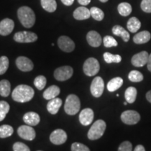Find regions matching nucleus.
Masks as SVG:
<instances>
[{
	"label": "nucleus",
	"instance_id": "15",
	"mask_svg": "<svg viewBox=\"0 0 151 151\" xmlns=\"http://www.w3.org/2000/svg\"><path fill=\"white\" fill-rule=\"evenodd\" d=\"M94 112L91 109L87 108L81 111L79 114V121L83 125L88 126L93 121Z\"/></svg>",
	"mask_w": 151,
	"mask_h": 151
},
{
	"label": "nucleus",
	"instance_id": "42",
	"mask_svg": "<svg viewBox=\"0 0 151 151\" xmlns=\"http://www.w3.org/2000/svg\"><path fill=\"white\" fill-rule=\"evenodd\" d=\"M61 1L65 6H71L73 4L74 0H61Z\"/></svg>",
	"mask_w": 151,
	"mask_h": 151
},
{
	"label": "nucleus",
	"instance_id": "36",
	"mask_svg": "<svg viewBox=\"0 0 151 151\" xmlns=\"http://www.w3.org/2000/svg\"><path fill=\"white\" fill-rule=\"evenodd\" d=\"M9 66V60L6 56H1L0 58V75L6 73Z\"/></svg>",
	"mask_w": 151,
	"mask_h": 151
},
{
	"label": "nucleus",
	"instance_id": "7",
	"mask_svg": "<svg viewBox=\"0 0 151 151\" xmlns=\"http://www.w3.org/2000/svg\"><path fill=\"white\" fill-rule=\"evenodd\" d=\"M121 120L126 124H135L139 122L141 116L137 111L128 110L124 111L121 114Z\"/></svg>",
	"mask_w": 151,
	"mask_h": 151
},
{
	"label": "nucleus",
	"instance_id": "5",
	"mask_svg": "<svg viewBox=\"0 0 151 151\" xmlns=\"http://www.w3.org/2000/svg\"><path fill=\"white\" fill-rule=\"evenodd\" d=\"M100 66L97 59L90 58L86 60L83 65V72L88 76H95L99 71Z\"/></svg>",
	"mask_w": 151,
	"mask_h": 151
},
{
	"label": "nucleus",
	"instance_id": "45",
	"mask_svg": "<svg viewBox=\"0 0 151 151\" xmlns=\"http://www.w3.org/2000/svg\"><path fill=\"white\" fill-rule=\"evenodd\" d=\"M147 67H148V69L151 72V54L149 55V58L148 63H147Z\"/></svg>",
	"mask_w": 151,
	"mask_h": 151
},
{
	"label": "nucleus",
	"instance_id": "48",
	"mask_svg": "<svg viewBox=\"0 0 151 151\" xmlns=\"http://www.w3.org/2000/svg\"><path fill=\"white\" fill-rule=\"evenodd\" d=\"M127 101H126V102H124V105H127Z\"/></svg>",
	"mask_w": 151,
	"mask_h": 151
},
{
	"label": "nucleus",
	"instance_id": "30",
	"mask_svg": "<svg viewBox=\"0 0 151 151\" xmlns=\"http://www.w3.org/2000/svg\"><path fill=\"white\" fill-rule=\"evenodd\" d=\"M14 133V128L9 124L0 126V138L4 139L11 137Z\"/></svg>",
	"mask_w": 151,
	"mask_h": 151
},
{
	"label": "nucleus",
	"instance_id": "12",
	"mask_svg": "<svg viewBox=\"0 0 151 151\" xmlns=\"http://www.w3.org/2000/svg\"><path fill=\"white\" fill-rule=\"evenodd\" d=\"M67 139V133L63 129L54 130L50 135V140L55 145H61L66 142Z\"/></svg>",
	"mask_w": 151,
	"mask_h": 151
},
{
	"label": "nucleus",
	"instance_id": "4",
	"mask_svg": "<svg viewBox=\"0 0 151 151\" xmlns=\"http://www.w3.org/2000/svg\"><path fill=\"white\" fill-rule=\"evenodd\" d=\"M106 128V122L103 120H98L92 124L88 133L90 140H97L102 137Z\"/></svg>",
	"mask_w": 151,
	"mask_h": 151
},
{
	"label": "nucleus",
	"instance_id": "31",
	"mask_svg": "<svg viewBox=\"0 0 151 151\" xmlns=\"http://www.w3.org/2000/svg\"><path fill=\"white\" fill-rule=\"evenodd\" d=\"M104 59L105 62L108 64L113 63V62L119 63V62H121L122 58L119 55H113L110 52H105L104 54Z\"/></svg>",
	"mask_w": 151,
	"mask_h": 151
},
{
	"label": "nucleus",
	"instance_id": "11",
	"mask_svg": "<svg viewBox=\"0 0 151 151\" xmlns=\"http://www.w3.org/2000/svg\"><path fill=\"white\" fill-rule=\"evenodd\" d=\"M58 44L62 51L66 52H72L75 48V43L70 38L67 36H62L58 39Z\"/></svg>",
	"mask_w": 151,
	"mask_h": 151
},
{
	"label": "nucleus",
	"instance_id": "34",
	"mask_svg": "<svg viewBox=\"0 0 151 151\" xmlns=\"http://www.w3.org/2000/svg\"><path fill=\"white\" fill-rule=\"evenodd\" d=\"M128 78L132 82H141L143 80V76L141 72L139 71L133 70L130 71L129 75H128Z\"/></svg>",
	"mask_w": 151,
	"mask_h": 151
},
{
	"label": "nucleus",
	"instance_id": "18",
	"mask_svg": "<svg viewBox=\"0 0 151 151\" xmlns=\"http://www.w3.org/2000/svg\"><path fill=\"white\" fill-rule=\"evenodd\" d=\"M73 18L76 20H83L90 18V11L85 6H80L77 8L73 12Z\"/></svg>",
	"mask_w": 151,
	"mask_h": 151
},
{
	"label": "nucleus",
	"instance_id": "23",
	"mask_svg": "<svg viewBox=\"0 0 151 151\" xmlns=\"http://www.w3.org/2000/svg\"><path fill=\"white\" fill-rule=\"evenodd\" d=\"M113 34L114 35L120 37L123 39L124 42H127L129 40L130 35L126 29H124L123 27L120 25H115L112 29Z\"/></svg>",
	"mask_w": 151,
	"mask_h": 151
},
{
	"label": "nucleus",
	"instance_id": "2",
	"mask_svg": "<svg viewBox=\"0 0 151 151\" xmlns=\"http://www.w3.org/2000/svg\"><path fill=\"white\" fill-rule=\"evenodd\" d=\"M18 17L22 25L26 28L33 27L36 16L32 9L28 6H22L18 10Z\"/></svg>",
	"mask_w": 151,
	"mask_h": 151
},
{
	"label": "nucleus",
	"instance_id": "14",
	"mask_svg": "<svg viewBox=\"0 0 151 151\" xmlns=\"http://www.w3.org/2000/svg\"><path fill=\"white\" fill-rule=\"evenodd\" d=\"M16 64L17 67H18L20 71H24V72H27V71H32L34 68L33 62H32L29 58L24 56L18 57L16 59Z\"/></svg>",
	"mask_w": 151,
	"mask_h": 151
},
{
	"label": "nucleus",
	"instance_id": "49",
	"mask_svg": "<svg viewBox=\"0 0 151 151\" xmlns=\"http://www.w3.org/2000/svg\"><path fill=\"white\" fill-rule=\"evenodd\" d=\"M38 151H41V150H38Z\"/></svg>",
	"mask_w": 151,
	"mask_h": 151
},
{
	"label": "nucleus",
	"instance_id": "46",
	"mask_svg": "<svg viewBox=\"0 0 151 151\" xmlns=\"http://www.w3.org/2000/svg\"><path fill=\"white\" fill-rule=\"evenodd\" d=\"M146 97V99L148 100L149 102L151 103V90L147 92Z\"/></svg>",
	"mask_w": 151,
	"mask_h": 151
},
{
	"label": "nucleus",
	"instance_id": "19",
	"mask_svg": "<svg viewBox=\"0 0 151 151\" xmlns=\"http://www.w3.org/2000/svg\"><path fill=\"white\" fill-rule=\"evenodd\" d=\"M23 121L27 125L36 126L40 122V117L35 112H28L24 115Z\"/></svg>",
	"mask_w": 151,
	"mask_h": 151
},
{
	"label": "nucleus",
	"instance_id": "8",
	"mask_svg": "<svg viewBox=\"0 0 151 151\" xmlns=\"http://www.w3.org/2000/svg\"><path fill=\"white\" fill-rule=\"evenodd\" d=\"M14 39L18 43H32L37 40L38 37L34 32L23 31L15 34Z\"/></svg>",
	"mask_w": 151,
	"mask_h": 151
},
{
	"label": "nucleus",
	"instance_id": "9",
	"mask_svg": "<svg viewBox=\"0 0 151 151\" xmlns=\"http://www.w3.org/2000/svg\"><path fill=\"white\" fill-rule=\"evenodd\" d=\"M73 70L72 67L69 66H64L58 68L54 72V76L56 80L59 81H65L72 76Z\"/></svg>",
	"mask_w": 151,
	"mask_h": 151
},
{
	"label": "nucleus",
	"instance_id": "33",
	"mask_svg": "<svg viewBox=\"0 0 151 151\" xmlns=\"http://www.w3.org/2000/svg\"><path fill=\"white\" fill-rule=\"evenodd\" d=\"M10 110V106L6 101H0V122L2 121Z\"/></svg>",
	"mask_w": 151,
	"mask_h": 151
},
{
	"label": "nucleus",
	"instance_id": "38",
	"mask_svg": "<svg viewBox=\"0 0 151 151\" xmlns=\"http://www.w3.org/2000/svg\"><path fill=\"white\" fill-rule=\"evenodd\" d=\"M71 151H90L89 148L83 143L76 142L71 145Z\"/></svg>",
	"mask_w": 151,
	"mask_h": 151
},
{
	"label": "nucleus",
	"instance_id": "40",
	"mask_svg": "<svg viewBox=\"0 0 151 151\" xmlns=\"http://www.w3.org/2000/svg\"><path fill=\"white\" fill-rule=\"evenodd\" d=\"M141 8L146 13H151V0H142Z\"/></svg>",
	"mask_w": 151,
	"mask_h": 151
},
{
	"label": "nucleus",
	"instance_id": "22",
	"mask_svg": "<svg viewBox=\"0 0 151 151\" xmlns=\"http://www.w3.org/2000/svg\"><path fill=\"white\" fill-rule=\"evenodd\" d=\"M151 35L148 31H142L138 33L133 38L134 42L137 44H143L150 40Z\"/></svg>",
	"mask_w": 151,
	"mask_h": 151
},
{
	"label": "nucleus",
	"instance_id": "16",
	"mask_svg": "<svg viewBox=\"0 0 151 151\" xmlns=\"http://www.w3.org/2000/svg\"><path fill=\"white\" fill-rule=\"evenodd\" d=\"M14 29V20L9 18H5L0 22V35L7 36L12 32Z\"/></svg>",
	"mask_w": 151,
	"mask_h": 151
},
{
	"label": "nucleus",
	"instance_id": "43",
	"mask_svg": "<svg viewBox=\"0 0 151 151\" xmlns=\"http://www.w3.org/2000/svg\"><path fill=\"white\" fill-rule=\"evenodd\" d=\"M78 1L81 5L86 6V5L89 4L90 3V1H91V0H78Z\"/></svg>",
	"mask_w": 151,
	"mask_h": 151
},
{
	"label": "nucleus",
	"instance_id": "27",
	"mask_svg": "<svg viewBox=\"0 0 151 151\" xmlns=\"http://www.w3.org/2000/svg\"><path fill=\"white\" fill-rule=\"evenodd\" d=\"M137 96V90L134 87H129L125 92H124V97L126 101L128 103L132 104L135 101Z\"/></svg>",
	"mask_w": 151,
	"mask_h": 151
},
{
	"label": "nucleus",
	"instance_id": "10",
	"mask_svg": "<svg viewBox=\"0 0 151 151\" xmlns=\"http://www.w3.org/2000/svg\"><path fill=\"white\" fill-rule=\"evenodd\" d=\"M18 134L24 140L32 141L36 137L35 130L29 125H22L18 127Z\"/></svg>",
	"mask_w": 151,
	"mask_h": 151
},
{
	"label": "nucleus",
	"instance_id": "17",
	"mask_svg": "<svg viewBox=\"0 0 151 151\" xmlns=\"http://www.w3.org/2000/svg\"><path fill=\"white\" fill-rule=\"evenodd\" d=\"M86 39L90 46L94 47V48L100 46V45L101 44V42H102L101 36L96 31L89 32L87 34Z\"/></svg>",
	"mask_w": 151,
	"mask_h": 151
},
{
	"label": "nucleus",
	"instance_id": "41",
	"mask_svg": "<svg viewBox=\"0 0 151 151\" xmlns=\"http://www.w3.org/2000/svg\"><path fill=\"white\" fill-rule=\"evenodd\" d=\"M118 151H132V145L129 141H124L120 145Z\"/></svg>",
	"mask_w": 151,
	"mask_h": 151
},
{
	"label": "nucleus",
	"instance_id": "37",
	"mask_svg": "<svg viewBox=\"0 0 151 151\" xmlns=\"http://www.w3.org/2000/svg\"><path fill=\"white\" fill-rule=\"evenodd\" d=\"M104 45L106 48H111V47H114L118 46V42L116 39L111 36H106L103 39Z\"/></svg>",
	"mask_w": 151,
	"mask_h": 151
},
{
	"label": "nucleus",
	"instance_id": "44",
	"mask_svg": "<svg viewBox=\"0 0 151 151\" xmlns=\"http://www.w3.org/2000/svg\"><path fill=\"white\" fill-rule=\"evenodd\" d=\"M134 151H146V150H145V148L142 145H138L134 148Z\"/></svg>",
	"mask_w": 151,
	"mask_h": 151
},
{
	"label": "nucleus",
	"instance_id": "32",
	"mask_svg": "<svg viewBox=\"0 0 151 151\" xmlns=\"http://www.w3.org/2000/svg\"><path fill=\"white\" fill-rule=\"evenodd\" d=\"M90 11L91 17H92L95 20L101 21L104 18V13L103 12L102 10L97 8V7H92Z\"/></svg>",
	"mask_w": 151,
	"mask_h": 151
},
{
	"label": "nucleus",
	"instance_id": "20",
	"mask_svg": "<svg viewBox=\"0 0 151 151\" xmlns=\"http://www.w3.org/2000/svg\"><path fill=\"white\" fill-rule=\"evenodd\" d=\"M62 104V101L60 98L55 97L50 99L47 104V110L52 115H55L59 111L60 107Z\"/></svg>",
	"mask_w": 151,
	"mask_h": 151
},
{
	"label": "nucleus",
	"instance_id": "47",
	"mask_svg": "<svg viewBox=\"0 0 151 151\" xmlns=\"http://www.w3.org/2000/svg\"><path fill=\"white\" fill-rule=\"evenodd\" d=\"M100 1H101V2H106V1H108V0H99Z\"/></svg>",
	"mask_w": 151,
	"mask_h": 151
},
{
	"label": "nucleus",
	"instance_id": "28",
	"mask_svg": "<svg viewBox=\"0 0 151 151\" xmlns=\"http://www.w3.org/2000/svg\"><path fill=\"white\" fill-rule=\"evenodd\" d=\"M42 8L48 12H54L57 9V3L55 0H41Z\"/></svg>",
	"mask_w": 151,
	"mask_h": 151
},
{
	"label": "nucleus",
	"instance_id": "29",
	"mask_svg": "<svg viewBox=\"0 0 151 151\" xmlns=\"http://www.w3.org/2000/svg\"><path fill=\"white\" fill-rule=\"evenodd\" d=\"M118 11L122 16H128L132 13V6L127 2L120 3L118 6Z\"/></svg>",
	"mask_w": 151,
	"mask_h": 151
},
{
	"label": "nucleus",
	"instance_id": "26",
	"mask_svg": "<svg viewBox=\"0 0 151 151\" xmlns=\"http://www.w3.org/2000/svg\"><path fill=\"white\" fill-rule=\"evenodd\" d=\"M11 92V83L9 81L4 79L0 81V95L1 97H8Z\"/></svg>",
	"mask_w": 151,
	"mask_h": 151
},
{
	"label": "nucleus",
	"instance_id": "3",
	"mask_svg": "<svg viewBox=\"0 0 151 151\" xmlns=\"http://www.w3.org/2000/svg\"><path fill=\"white\" fill-rule=\"evenodd\" d=\"M81 109V101L79 98L75 94H69L66 99L65 111L70 116H73L78 113Z\"/></svg>",
	"mask_w": 151,
	"mask_h": 151
},
{
	"label": "nucleus",
	"instance_id": "24",
	"mask_svg": "<svg viewBox=\"0 0 151 151\" xmlns=\"http://www.w3.org/2000/svg\"><path fill=\"white\" fill-rule=\"evenodd\" d=\"M123 84V80L120 77L112 78L107 84V89L109 92H114L118 90Z\"/></svg>",
	"mask_w": 151,
	"mask_h": 151
},
{
	"label": "nucleus",
	"instance_id": "21",
	"mask_svg": "<svg viewBox=\"0 0 151 151\" xmlns=\"http://www.w3.org/2000/svg\"><path fill=\"white\" fill-rule=\"evenodd\" d=\"M60 93V89L57 86H51L45 90L43 94V97L45 99L50 100L58 97Z\"/></svg>",
	"mask_w": 151,
	"mask_h": 151
},
{
	"label": "nucleus",
	"instance_id": "25",
	"mask_svg": "<svg viewBox=\"0 0 151 151\" xmlns=\"http://www.w3.org/2000/svg\"><path fill=\"white\" fill-rule=\"evenodd\" d=\"M141 22L139 21V20L138 18H136V17H132L128 20L127 27V29H129L130 32L135 33L140 29L141 27Z\"/></svg>",
	"mask_w": 151,
	"mask_h": 151
},
{
	"label": "nucleus",
	"instance_id": "39",
	"mask_svg": "<svg viewBox=\"0 0 151 151\" xmlns=\"http://www.w3.org/2000/svg\"><path fill=\"white\" fill-rule=\"evenodd\" d=\"M14 151H30V149L27 145L22 142H16L13 146Z\"/></svg>",
	"mask_w": 151,
	"mask_h": 151
},
{
	"label": "nucleus",
	"instance_id": "1",
	"mask_svg": "<svg viewBox=\"0 0 151 151\" xmlns=\"http://www.w3.org/2000/svg\"><path fill=\"white\" fill-rule=\"evenodd\" d=\"M35 91L32 87L27 85H19L12 92V98L14 101L24 103L32 99Z\"/></svg>",
	"mask_w": 151,
	"mask_h": 151
},
{
	"label": "nucleus",
	"instance_id": "13",
	"mask_svg": "<svg viewBox=\"0 0 151 151\" xmlns=\"http://www.w3.org/2000/svg\"><path fill=\"white\" fill-rule=\"evenodd\" d=\"M149 58V54L146 51H142L132 57V64L136 67H141L147 65Z\"/></svg>",
	"mask_w": 151,
	"mask_h": 151
},
{
	"label": "nucleus",
	"instance_id": "35",
	"mask_svg": "<svg viewBox=\"0 0 151 151\" xmlns=\"http://www.w3.org/2000/svg\"><path fill=\"white\" fill-rule=\"evenodd\" d=\"M46 82L47 81L46 77L43 76H39L35 78V81H34V84L38 90H42L46 86Z\"/></svg>",
	"mask_w": 151,
	"mask_h": 151
},
{
	"label": "nucleus",
	"instance_id": "6",
	"mask_svg": "<svg viewBox=\"0 0 151 151\" xmlns=\"http://www.w3.org/2000/svg\"><path fill=\"white\" fill-rule=\"evenodd\" d=\"M104 90V82L100 76H97L92 81L90 92L94 97H99L102 95Z\"/></svg>",
	"mask_w": 151,
	"mask_h": 151
}]
</instances>
